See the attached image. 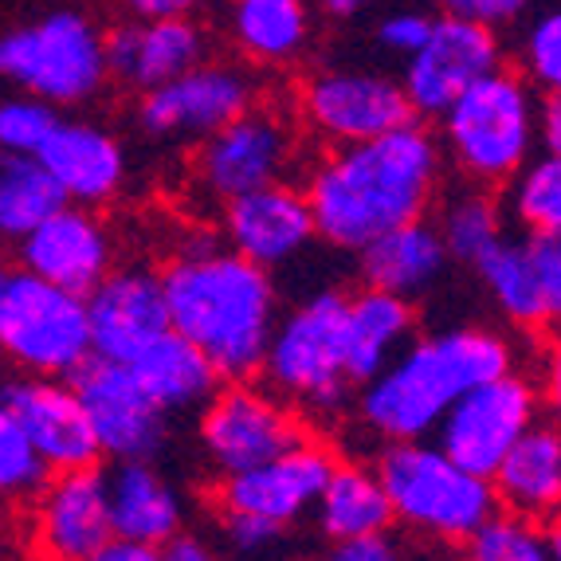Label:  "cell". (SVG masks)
<instances>
[{
    "instance_id": "6da1fadb",
    "label": "cell",
    "mask_w": 561,
    "mask_h": 561,
    "mask_svg": "<svg viewBox=\"0 0 561 561\" xmlns=\"http://www.w3.org/2000/svg\"><path fill=\"white\" fill-rule=\"evenodd\" d=\"M444 146L421 122L374 141L334 146L307 178V201L330 248L362 252L377 236L424 220L444 181Z\"/></svg>"
},
{
    "instance_id": "7a4b0ae2",
    "label": "cell",
    "mask_w": 561,
    "mask_h": 561,
    "mask_svg": "<svg viewBox=\"0 0 561 561\" xmlns=\"http://www.w3.org/2000/svg\"><path fill=\"white\" fill-rule=\"evenodd\" d=\"M506 374H515V350L499 330H440L416 337L374 381L357 385V421L381 444L428 440L459 397Z\"/></svg>"
},
{
    "instance_id": "3957f363",
    "label": "cell",
    "mask_w": 561,
    "mask_h": 561,
    "mask_svg": "<svg viewBox=\"0 0 561 561\" xmlns=\"http://www.w3.org/2000/svg\"><path fill=\"white\" fill-rule=\"evenodd\" d=\"M165 299L173 330L197 342L228 381L263 374L275 337V279L236 248L205 243L181 252L165 272Z\"/></svg>"
},
{
    "instance_id": "277c9868",
    "label": "cell",
    "mask_w": 561,
    "mask_h": 561,
    "mask_svg": "<svg viewBox=\"0 0 561 561\" xmlns=\"http://www.w3.org/2000/svg\"><path fill=\"white\" fill-rule=\"evenodd\" d=\"M538 114V87L526 71L499 67L459 94L440 118L444 158L468 185H511L534 161V146H542Z\"/></svg>"
},
{
    "instance_id": "5b68a950",
    "label": "cell",
    "mask_w": 561,
    "mask_h": 561,
    "mask_svg": "<svg viewBox=\"0 0 561 561\" xmlns=\"http://www.w3.org/2000/svg\"><path fill=\"white\" fill-rule=\"evenodd\" d=\"M267 389L295 409L337 416L346 409L350 377V295L314 290L279 319L263 362Z\"/></svg>"
},
{
    "instance_id": "8992f818",
    "label": "cell",
    "mask_w": 561,
    "mask_h": 561,
    "mask_svg": "<svg viewBox=\"0 0 561 561\" xmlns=\"http://www.w3.org/2000/svg\"><path fill=\"white\" fill-rule=\"evenodd\" d=\"M377 471L393 499L397 518L436 542L463 546L503 506L491 479L456 463L436 440L385 444Z\"/></svg>"
},
{
    "instance_id": "52a82bcc",
    "label": "cell",
    "mask_w": 561,
    "mask_h": 561,
    "mask_svg": "<svg viewBox=\"0 0 561 561\" xmlns=\"http://www.w3.org/2000/svg\"><path fill=\"white\" fill-rule=\"evenodd\" d=\"M0 346L20 374L76 377L94 357L87 295L56 287L28 267L0 275Z\"/></svg>"
},
{
    "instance_id": "ba28073f",
    "label": "cell",
    "mask_w": 561,
    "mask_h": 561,
    "mask_svg": "<svg viewBox=\"0 0 561 561\" xmlns=\"http://www.w3.org/2000/svg\"><path fill=\"white\" fill-rule=\"evenodd\" d=\"M0 76L51 106H83L111 79L106 32L83 12L56 9L0 39Z\"/></svg>"
},
{
    "instance_id": "9c48e42d",
    "label": "cell",
    "mask_w": 561,
    "mask_h": 561,
    "mask_svg": "<svg viewBox=\"0 0 561 561\" xmlns=\"http://www.w3.org/2000/svg\"><path fill=\"white\" fill-rule=\"evenodd\" d=\"M302 118L330 150L374 141L389 130H401L416 122L401 79L381 71H357V67H327L302 83Z\"/></svg>"
},
{
    "instance_id": "30bf717a",
    "label": "cell",
    "mask_w": 561,
    "mask_h": 561,
    "mask_svg": "<svg viewBox=\"0 0 561 561\" xmlns=\"http://www.w3.org/2000/svg\"><path fill=\"white\" fill-rule=\"evenodd\" d=\"M302 428L279 393L248 381L225 385L201 409V448L220 476H240L299 448Z\"/></svg>"
},
{
    "instance_id": "8fae6325",
    "label": "cell",
    "mask_w": 561,
    "mask_h": 561,
    "mask_svg": "<svg viewBox=\"0 0 561 561\" xmlns=\"http://www.w3.org/2000/svg\"><path fill=\"white\" fill-rule=\"evenodd\" d=\"M538 404L542 393L515 369L459 397L436 432V444L468 471L495 479L511 448L538 424Z\"/></svg>"
},
{
    "instance_id": "7c38bea8",
    "label": "cell",
    "mask_w": 561,
    "mask_h": 561,
    "mask_svg": "<svg viewBox=\"0 0 561 561\" xmlns=\"http://www.w3.org/2000/svg\"><path fill=\"white\" fill-rule=\"evenodd\" d=\"M255 106V79L232 64H201L188 76L138 94L134 122L150 141H205Z\"/></svg>"
},
{
    "instance_id": "4fadbf2b",
    "label": "cell",
    "mask_w": 561,
    "mask_h": 561,
    "mask_svg": "<svg viewBox=\"0 0 561 561\" xmlns=\"http://www.w3.org/2000/svg\"><path fill=\"white\" fill-rule=\"evenodd\" d=\"M295 161V134L275 111L255 103L225 130L197 141L193 173L208 197L232 201L255 188L279 185Z\"/></svg>"
},
{
    "instance_id": "5bb4252c",
    "label": "cell",
    "mask_w": 561,
    "mask_h": 561,
    "mask_svg": "<svg viewBox=\"0 0 561 561\" xmlns=\"http://www.w3.org/2000/svg\"><path fill=\"white\" fill-rule=\"evenodd\" d=\"M503 64L499 28H486L463 16H436L428 44L404 64V91L409 103L424 118H444L459 94L479 79L495 76Z\"/></svg>"
},
{
    "instance_id": "9a60e30c",
    "label": "cell",
    "mask_w": 561,
    "mask_h": 561,
    "mask_svg": "<svg viewBox=\"0 0 561 561\" xmlns=\"http://www.w3.org/2000/svg\"><path fill=\"white\" fill-rule=\"evenodd\" d=\"M76 389L91 412L103 451L118 459H153L169 440V412L150 397L126 362L94 354L79 369Z\"/></svg>"
},
{
    "instance_id": "2e32d148",
    "label": "cell",
    "mask_w": 561,
    "mask_h": 561,
    "mask_svg": "<svg viewBox=\"0 0 561 561\" xmlns=\"http://www.w3.org/2000/svg\"><path fill=\"white\" fill-rule=\"evenodd\" d=\"M0 412H9L24 424V432L51 463V471L99 468V456H106L76 381L20 374L4 385Z\"/></svg>"
},
{
    "instance_id": "e0dca14e",
    "label": "cell",
    "mask_w": 561,
    "mask_h": 561,
    "mask_svg": "<svg viewBox=\"0 0 561 561\" xmlns=\"http://www.w3.org/2000/svg\"><path fill=\"white\" fill-rule=\"evenodd\" d=\"M28 506L32 546L44 561H87L114 538L111 486L99 468L56 471Z\"/></svg>"
},
{
    "instance_id": "ac0fdd59",
    "label": "cell",
    "mask_w": 561,
    "mask_h": 561,
    "mask_svg": "<svg viewBox=\"0 0 561 561\" xmlns=\"http://www.w3.org/2000/svg\"><path fill=\"white\" fill-rule=\"evenodd\" d=\"M337 459L322 444H307L283 451L272 463H260L240 476H225L216 486L220 511H248V515L272 518L279 526L299 523L310 506H319Z\"/></svg>"
},
{
    "instance_id": "d6986e66",
    "label": "cell",
    "mask_w": 561,
    "mask_h": 561,
    "mask_svg": "<svg viewBox=\"0 0 561 561\" xmlns=\"http://www.w3.org/2000/svg\"><path fill=\"white\" fill-rule=\"evenodd\" d=\"M94 354L130 365L161 334L173 330L165 279L146 267H118L87 295Z\"/></svg>"
},
{
    "instance_id": "ffe728a7",
    "label": "cell",
    "mask_w": 561,
    "mask_h": 561,
    "mask_svg": "<svg viewBox=\"0 0 561 561\" xmlns=\"http://www.w3.org/2000/svg\"><path fill=\"white\" fill-rule=\"evenodd\" d=\"M225 236L228 248L272 272L307 252L310 240L319 236V220L307 201V188L279 181L225 201Z\"/></svg>"
},
{
    "instance_id": "44dd1931",
    "label": "cell",
    "mask_w": 561,
    "mask_h": 561,
    "mask_svg": "<svg viewBox=\"0 0 561 561\" xmlns=\"http://www.w3.org/2000/svg\"><path fill=\"white\" fill-rule=\"evenodd\" d=\"M16 263L56 287L91 295L114 272V243L94 208L67 205L16 243Z\"/></svg>"
},
{
    "instance_id": "7402d4cb",
    "label": "cell",
    "mask_w": 561,
    "mask_h": 561,
    "mask_svg": "<svg viewBox=\"0 0 561 561\" xmlns=\"http://www.w3.org/2000/svg\"><path fill=\"white\" fill-rule=\"evenodd\" d=\"M208 39L193 16H158L118 24L106 32V64L111 79L122 87L146 94L173 79L188 76L193 67L205 64Z\"/></svg>"
},
{
    "instance_id": "603a6c76",
    "label": "cell",
    "mask_w": 561,
    "mask_h": 561,
    "mask_svg": "<svg viewBox=\"0 0 561 561\" xmlns=\"http://www.w3.org/2000/svg\"><path fill=\"white\" fill-rule=\"evenodd\" d=\"M36 158L56 173L71 205L99 208L126 185V150L99 122L64 118Z\"/></svg>"
},
{
    "instance_id": "cb8c5ba5",
    "label": "cell",
    "mask_w": 561,
    "mask_h": 561,
    "mask_svg": "<svg viewBox=\"0 0 561 561\" xmlns=\"http://www.w3.org/2000/svg\"><path fill=\"white\" fill-rule=\"evenodd\" d=\"M451 263L448 243H444L436 220H412L393 232L377 236L369 248L357 252V272H362L365 287L389 290L401 299H424L436 283L444 279Z\"/></svg>"
},
{
    "instance_id": "d4e9b609",
    "label": "cell",
    "mask_w": 561,
    "mask_h": 561,
    "mask_svg": "<svg viewBox=\"0 0 561 561\" xmlns=\"http://www.w3.org/2000/svg\"><path fill=\"white\" fill-rule=\"evenodd\" d=\"M106 486H111L114 538L165 546L181 534V518H185L181 495L150 459H118L106 476Z\"/></svg>"
},
{
    "instance_id": "484cf974",
    "label": "cell",
    "mask_w": 561,
    "mask_h": 561,
    "mask_svg": "<svg viewBox=\"0 0 561 561\" xmlns=\"http://www.w3.org/2000/svg\"><path fill=\"white\" fill-rule=\"evenodd\" d=\"M495 491L503 511H515L534 523L561 518V428L534 424L523 440L511 448L503 468L495 471Z\"/></svg>"
},
{
    "instance_id": "4316f807",
    "label": "cell",
    "mask_w": 561,
    "mask_h": 561,
    "mask_svg": "<svg viewBox=\"0 0 561 561\" xmlns=\"http://www.w3.org/2000/svg\"><path fill=\"white\" fill-rule=\"evenodd\" d=\"M416 342V302L365 287L350 295V377L354 385L374 381Z\"/></svg>"
},
{
    "instance_id": "83f0119b",
    "label": "cell",
    "mask_w": 561,
    "mask_h": 561,
    "mask_svg": "<svg viewBox=\"0 0 561 561\" xmlns=\"http://www.w3.org/2000/svg\"><path fill=\"white\" fill-rule=\"evenodd\" d=\"M130 369L165 412L205 409L220 393V377H225L213 357L178 330H169L150 350H141Z\"/></svg>"
},
{
    "instance_id": "f1b7e54d",
    "label": "cell",
    "mask_w": 561,
    "mask_h": 561,
    "mask_svg": "<svg viewBox=\"0 0 561 561\" xmlns=\"http://www.w3.org/2000/svg\"><path fill=\"white\" fill-rule=\"evenodd\" d=\"M228 36L252 64H295L310 44V12L302 0H232Z\"/></svg>"
},
{
    "instance_id": "f546056e",
    "label": "cell",
    "mask_w": 561,
    "mask_h": 561,
    "mask_svg": "<svg viewBox=\"0 0 561 561\" xmlns=\"http://www.w3.org/2000/svg\"><path fill=\"white\" fill-rule=\"evenodd\" d=\"M314 511H319V526L330 542L385 534L397 523L393 499L385 491L377 463L374 468H365V463H337Z\"/></svg>"
},
{
    "instance_id": "4dcf8cb0",
    "label": "cell",
    "mask_w": 561,
    "mask_h": 561,
    "mask_svg": "<svg viewBox=\"0 0 561 561\" xmlns=\"http://www.w3.org/2000/svg\"><path fill=\"white\" fill-rule=\"evenodd\" d=\"M476 275L486 287V295L495 299V307L515 327H542V322H550V302H546V283H542V267H538V252H534V240L503 236L476 263Z\"/></svg>"
},
{
    "instance_id": "1f68e13d",
    "label": "cell",
    "mask_w": 561,
    "mask_h": 561,
    "mask_svg": "<svg viewBox=\"0 0 561 561\" xmlns=\"http://www.w3.org/2000/svg\"><path fill=\"white\" fill-rule=\"evenodd\" d=\"M67 205L71 197L36 153H4L0 161V232L4 240L20 243Z\"/></svg>"
},
{
    "instance_id": "d6a6232c",
    "label": "cell",
    "mask_w": 561,
    "mask_h": 561,
    "mask_svg": "<svg viewBox=\"0 0 561 561\" xmlns=\"http://www.w3.org/2000/svg\"><path fill=\"white\" fill-rule=\"evenodd\" d=\"M436 228H440L444 243H448L451 260L476 267V263L506 236L503 232V205L491 197V188L463 185L440 201Z\"/></svg>"
},
{
    "instance_id": "836d02e7",
    "label": "cell",
    "mask_w": 561,
    "mask_h": 561,
    "mask_svg": "<svg viewBox=\"0 0 561 561\" xmlns=\"http://www.w3.org/2000/svg\"><path fill=\"white\" fill-rule=\"evenodd\" d=\"M506 208L515 225L538 236H561V158L538 153L506 188Z\"/></svg>"
},
{
    "instance_id": "e575fe53",
    "label": "cell",
    "mask_w": 561,
    "mask_h": 561,
    "mask_svg": "<svg viewBox=\"0 0 561 561\" xmlns=\"http://www.w3.org/2000/svg\"><path fill=\"white\" fill-rule=\"evenodd\" d=\"M463 561H553L550 530L515 511H495L463 542Z\"/></svg>"
},
{
    "instance_id": "d590c367",
    "label": "cell",
    "mask_w": 561,
    "mask_h": 561,
    "mask_svg": "<svg viewBox=\"0 0 561 561\" xmlns=\"http://www.w3.org/2000/svg\"><path fill=\"white\" fill-rule=\"evenodd\" d=\"M51 463L36 448L24 424L9 412H0V486L12 503H32V499L51 483Z\"/></svg>"
},
{
    "instance_id": "8d00e7d4",
    "label": "cell",
    "mask_w": 561,
    "mask_h": 561,
    "mask_svg": "<svg viewBox=\"0 0 561 561\" xmlns=\"http://www.w3.org/2000/svg\"><path fill=\"white\" fill-rule=\"evenodd\" d=\"M59 122H64L59 106L20 91L16 99H4V106H0V150L39 153L47 146V138L56 134Z\"/></svg>"
},
{
    "instance_id": "74e56055",
    "label": "cell",
    "mask_w": 561,
    "mask_h": 561,
    "mask_svg": "<svg viewBox=\"0 0 561 561\" xmlns=\"http://www.w3.org/2000/svg\"><path fill=\"white\" fill-rule=\"evenodd\" d=\"M518 56H523L526 79L538 91L561 94V4L530 20V28L523 32V44H518Z\"/></svg>"
},
{
    "instance_id": "f35d334b",
    "label": "cell",
    "mask_w": 561,
    "mask_h": 561,
    "mask_svg": "<svg viewBox=\"0 0 561 561\" xmlns=\"http://www.w3.org/2000/svg\"><path fill=\"white\" fill-rule=\"evenodd\" d=\"M432 24H436V16H428V12L397 9V12H389V16H381V24H377V36L374 39L385 47V51H389V56L412 59L424 44H428Z\"/></svg>"
},
{
    "instance_id": "ab89813d",
    "label": "cell",
    "mask_w": 561,
    "mask_h": 561,
    "mask_svg": "<svg viewBox=\"0 0 561 561\" xmlns=\"http://www.w3.org/2000/svg\"><path fill=\"white\" fill-rule=\"evenodd\" d=\"M220 530H225L228 546L243 558H255V553H267L279 546L283 526L272 518L248 515V511H220Z\"/></svg>"
},
{
    "instance_id": "60d3db41",
    "label": "cell",
    "mask_w": 561,
    "mask_h": 561,
    "mask_svg": "<svg viewBox=\"0 0 561 561\" xmlns=\"http://www.w3.org/2000/svg\"><path fill=\"white\" fill-rule=\"evenodd\" d=\"M444 16H463L486 24V28H506L530 12L534 0H436Z\"/></svg>"
},
{
    "instance_id": "b9f144b4",
    "label": "cell",
    "mask_w": 561,
    "mask_h": 561,
    "mask_svg": "<svg viewBox=\"0 0 561 561\" xmlns=\"http://www.w3.org/2000/svg\"><path fill=\"white\" fill-rule=\"evenodd\" d=\"M327 561H404V550L385 534H365V538H346L330 542Z\"/></svg>"
},
{
    "instance_id": "7bdbcfd3",
    "label": "cell",
    "mask_w": 561,
    "mask_h": 561,
    "mask_svg": "<svg viewBox=\"0 0 561 561\" xmlns=\"http://www.w3.org/2000/svg\"><path fill=\"white\" fill-rule=\"evenodd\" d=\"M534 252H538V267H542L550 322L561 330V236H538V240H534Z\"/></svg>"
},
{
    "instance_id": "ee69618b",
    "label": "cell",
    "mask_w": 561,
    "mask_h": 561,
    "mask_svg": "<svg viewBox=\"0 0 561 561\" xmlns=\"http://www.w3.org/2000/svg\"><path fill=\"white\" fill-rule=\"evenodd\" d=\"M87 561H165L161 558V546L130 542V538H111L99 553H91Z\"/></svg>"
},
{
    "instance_id": "f6af8a7d",
    "label": "cell",
    "mask_w": 561,
    "mask_h": 561,
    "mask_svg": "<svg viewBox=\"0 0 561 561\" xmlns=\"http://www.w3.org/2000/svg\"><path fill=\"white\" fill-rule=\"evenodd\" d=\"M138 20H158V16H193L205 0H122Z\"/></svg>"
},
{
    "instance_id": "bcb514c9",
    "label": "cell",
    "mask_w": 561,
    "mask_h": 561,
    "mask_svg": "<svg viewBox=\"0 0 561 561\" xmlns=\"http://www.w3.org/2000/svg\"><path fill=\"white\" fill-rule=\"evenodd\" d=\"M542 397H546V409H550V421L561 428V342L550 346L542 362Z\"/></svg>"
},
{
    "instance_id": "7dc6e473",
    "label": "cell",
    "mask_w": 561,
    "mask_h": 561,
    "mask_svg": "<svg viewBox=\"0 0 561 561\" xmlns=\"http://www.w3.org/2000/svg\"><path fill=\"white\" fill-rule=\"evenodd\" d=\"M538 141L542 153H558L561 158V94H546L542 114H538Z\"/></svg>"
},
{
    "instance_id": "c3c4849f",
    "label": "cell",
    "mask_w": 561,
    "mask_h": 561,
    "mask_svg": "<svg viewBox=\"0 0 561 561\" xmlns=\"http://www.w3.org/2000/svg\"><path fill=\"white\" fill-rule=\"evenodd\" d=\"M161 558H165V561H216L213 550H208L201 538H193V534H185V530L161 546Z\"/></svg>"
},
{
    "instance_id": "681fc988",
    "label": "cell",
    "mask_w": 561,
    "mask_h": 561,
    "mask_svg": "<svg viewBox=\"0 0 561 561\" xmlns=\"http://www.w3.org/2000/svg\"><path fill=\"white\" fill-rule=\"evenodd\" d=\"M365 4H369V0H319V9L327 12V16H334V20L357 16V12H362Z\"/></svg>"
},
{
    "instance_id": "f907efd6",
    "label": "cell",
    "mask_w": 561,
    "mask_h": 561,
    "mask_svg": "<svg viewBox=\"0 0 561 561\" xmlns=\"http://www.w3.org/2000/svg\"><path fill=\"white\" fill-rule=\"evenodd\" d=\"M550 546H553V561H561V518H553L550 526Z\"/></svg>"
}]
</instances>
